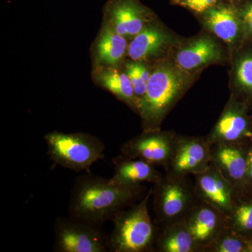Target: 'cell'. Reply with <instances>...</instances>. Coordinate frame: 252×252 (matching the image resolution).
<instances>
[{"mask_svg":"<svg viewBox=\"0 0 252 252\" xmlns=\"http://www.w3.org/2000/svg\"><path fill=\"white\" fill-rule=\"evenodd\" d=\"M144 188L119 185L90 172L79 175L69 197V216L102 226L143 198Z\"/></svg>","mask_w":252,"mask_h":252,"instance_id":"1","label":"cell"},{"mask_svg":"<svg viewBox=\"0 0 252 252\" xmlns=\"http://www.w3.org/2000/svg\"><path fill=\"white\" fill-rule=\"evenodd\" d=\"M152 189L137 204L121 212L114 220V229L108 237L109 251L144 252L155 249L157 232L149 213Z\"/></svg>","mask_w":252,"mask_h":252,"instance_id":"2","label":"cell"},{"mask_svg":"<svg viewBox=\"0 0 252 252\" xmlns=\"http://www.w3.org/2000/svg\"><path fill=\"white\" fill-rule=\"evenodd\" d=\"M44 140L48 156L55 165L72 171H87L105 157L104 142L90 134L52 131L44 135Z\"/></svg>","mask_w":252,"mask_h":252,"instance_id":"3","label":"cell"},{"mask_svg":"<svg viewBox=\"0 0 252 252\" xmlns=\"http://www.w3.org/2000/svg\"><path fill=\"white\" fill-rule=\"evenodd\" d=\"M180 74L167 65H160L151 74L139 113L143 119L144 131L158 130L165 113L182 91Z\"/></svg>","mask_w":252,"mask_h":252,"instance_id":"4","label":"cell"},{"mask_svg":"<svg viewBox=\"0 0 252 252\" xmlns=\"http://www.w3.org/2000/svg\"><path fill=\"white\" fill-rule=\"evenodd\" d=\"M184 176L169 173L152 189L157 224L165 227L185 221L193 210L196 192L192 191Z\"/></svg>","mask_w":252,"mask_h":252,"instance_id":"5","label":"cell"},{"mask_svg":"<svg viewBox=\"0 0 252 252\" xmlns=\"http://www.w3.org/2000/svg\"><path fill=\"white\" fill-rule=\"evenodd\" d=\"M54 243L56 252H107L108 237L101 225L73 218L57 217L55 220Z\"/></svg>","mask_w":252,"mask_h":252,"instance_id":"6","label":"cell"},{"mask_svg":"<svg viewBox=\"0 0 252 252\" xmlns=\"http://www.w3.org/2000/svg\"><path fill=\"white\" fill-rule=\"evenodd\" d=\"M176 140L166 132L144 131L142 135L123 144L121 152L126 157L141 159L154 166L167 167Z\"/></svg>","mask_w":252,"mask_h":252,"instance_id":"7","label":"cell"},{"mask_svg":"<svg viewBox=\"0 0 252 252\" xmlns=\"http://www.w3.org/2000/svg\"><path fill=\"white\" fill-rule=\"evenodd\" d=\"M212 163L211 144L200 138L176 140L167 168L176 175L202 173Z\"/></svg>","mask_w":252,"mask_h":252,"instance_id":"8","label":"cell"},{"mask_svg":"<svg viewBox=\"0 0 252 252\" xmlns=\"http://www.w3.org/2000/svg\"><path fill=\"white\" fill-rule=\"evenodd\" d=\"M195 176V192L200 198L227 216L234 205L233 186L213 162L206 171Z\"/></svg>","mask_w":252,"mask_h":252,"instance_id":"9","label":"cell"},{"mask_svg":"<svg viewBox=\"0 0 252 252\" xmlns=\"http://www.w3.org/2000/svg\"><path fill=\"white\" fill-rule=\"evenodd\" d=\"M198 247L205 248L225 228V215L216 207L204 202L194 207L185 220Z\"/></svg>","mask_w":252,"mask_h":252,"instance_id":"10","label":"cell"},{"mask_svg":"<svg viewBox=\"0 0 252 252\" xmlns=\"http://www.w3.org/2000/svg\"><path fill=\"white\" fill-rule=\"evenodd\" d=\"M144 11L134 0H109L106 15L109 27L124 36H135L145 28Z\"/></svg>","mask_w":252,"mask_h":252,"instance_id":"11","label":"cell"},{"mask_svg":"<svg viewBox=\"0 0 252 252\" xmlns=\"http://www.w3.org/2000/svg\"><path fill=\"white\" fill-rule=\"evenodd\" d=\"M114 165L112 182L126 186L142 185L144 182L157 183L162 175L152 164L138 158H130L121 154L112 160Z\"/></svg>","mask_w":252,"mask_h":252,"instance_id":"12","label":"cell"},{"mask_svg":"<svg viewBox=\"0 0 252 252\" xmlns=\"http://www.w3.org/2000/svg\"><path fill=\"white\" fill-rule=\"evenodd\" d=\"M211 150L212 162L230 185L239 183L248 172V157L235 143H220Z\"/></svg>","mask_w":252,"mask_h":252,"instance_id":"13","label":"cell"},{"mask_svg":"<svg viewBox=\"0 0 252 252\" xmlns=\"http://www.w3.org/2000/svg\"><path fill=\"white\" fill-rule=\"evenodd\" d=\"M127 47L125 36L109 26H105L99 34L94 49V57L99 67H117L124 58Z\"/></svg>","mask_w":252,"mask_h":252,"instance_id":"14","label":"cell"},{"mask_svg":"<svg viewBox=\"0 0 252 252\" xmlns=\"http://www.w3.org/2000/svg\"><path fill=\"white\" fill-rule=\"evenodd\" d=\"M94 79L99 86L137 109L139 112L138 102L133 86L126 73L119 72L114 68L99 67L97 72L94 73Z\"/></svg>","mask_w":252,"mask_h":252,"instance_id":"15","label":"cell"},{"mask_svg":"<svg viewBox=\"0 0 252 252\" xmlns=\"http://www.w3.org/2000/svg\"><path fill=\"white\" fill-rule=\"evenodd\" d=\"M220 57V51L216 43L209 38H201L181 50L176 60L181 68L192 70Z\"/></svg>","mask_w":252,"mask_h":252,"instance_id":"16","label":"cell"},{"mask_svg":"<svg viewBox=\"0 0 252 252\" xmlns=\"http://www.w3.org/2000/svg\"><path fill=\"white\" fill-rule=\"evenodd\" d=\"M167 43L168 37L162 30L145 27L134 36L128 46L127 53L132 61H143L159 54Z\"/></svg>","mask_w":252,"mask_h":252,"instance_id":"17","label":"cell"},{"mask_svg":"<svg viewBox=\"0 0 252 252\" xmlns=\"http://www.w3.org/2000/svg\"><path fill=\"white\" fill-rule=\"evenodd\" d=\"M197 248L185 220L164 227L156 240L155 248L159 252H190Z\"/></svg>","mask_w":252,"mask_h":252,"instance_id":"18","label":"cell"},{"mask_svg":"<svg viewBox=\"0 0 252 252\" xmlns=\"http://www.w3.org/2000/svg\"><path fill=\"white\" fill-rule=\"evenodd\" d=\"M248 122L240 113L226 111L217 123L210 136V144L235 143L248 134Z\"/></svg>","mask_w":252,"mask_h":252,"instance_id":"19","label":"cell"},{"mask_svg":"<svg viewBox=\"0 0 252 252\" xmlns=\"http://www.w3.org/2000/svg\"><path fill=\"white\" fill-rule=\"evenodd\" d=\"M206 24L214 33L225 42L233 44L238 39L240 23L230 8L218 7L207 12Z\"/></svg>","mask_w":252,"mask_h":252,"instance_id":"20","label":"cell"},{"mask_svg":"<svg viewBox=\"0 0 252 252\" xmlns=\"http://www.w3.org/2000/svg\"><path fill=\"white\" fill-rule=\"evenodd\" d=\"M206 250L215 252H241L246 251L245 245L241 239L233 233H230L229 229L225 226L224 229L217 236L211 244L208 245Z\"/></svg>","mask_w":252,"mask_h":252,"instance_id":"21","label":"cell"},{"mask_svg":"<svg viewBox=\"0 0 252 252\" xmlns=\"http://www.w3.org/2000/svg\"><path fill=\"white\" fill-rule=\"evenodd\" d=\"M225 221H231L233 230L240 231L252 230V202L233 205L231 212L225 216Z\"/></svg>","mask_w":252,"mask_h":252,"instance_id":"22","label":"cell"},{"mask_svg":"<svg viewBox=\"0 0 252 252\" xmlns=\"http://www.w3.org/2000/svg\"><path fill=\"white\" fill-rule=\"evenodd\" d=\"M126 74L128 76L135 92L136 98L138 102L139 107L141 101L144 98L147 90V83L141 75L137 63H129L126 65Z\"/></svg>","mask_w":252,"mask_h":252,"instance_id":"23","label":"cell"},{"mask_svg":"<svg viewBox=\"0 0 252 252\" xmlns=\"http://www.w3.org/2000/svg\"><path fill=\"white\" fill-rule=\"evenodd\" d=\"M239 84L249 91H252V56L245 58L239 63L237 68Z\"/></svg>","mask_w":252,"mask_h":252,"instance_id":"24","label":"cell"},{"mask_svg":"<svg viewBox=\"0 0 252 252\" xmlns=\"http://www.w3.org/2000/svg\"><path fill=\"white\" fill-rule=\"evenodd\" d=\"M216 1L217 0H185V4L190 9L200 13L211 7Z\"/></svg>","mask_w":252,"mask_h":252,"instance_id":"25","label":"cell"},{"mask_svg":"<svg viewBox=\"0 0 252 252\" xmlns=\"http://www.w3.org/2000/svg\"><path fill=\"white\" fill-rule=\"evenodd\" d=\"M244 18H245V22L248 25L249 29L252 32V4L251 6H249L246 11H245Z\"/></svg>","mask_w":252,"mask_h":252,"instance_id":"26","label":"cell"},{"mask_svg":"<svg viewBox=\"0 0 252 252\" xmlns=\"http://www.w3.org/2000/svg\"><path fill=\"white\" fill-rule=\"evenodd\" d=\"M249 177L252 182V149L248 154V172Z\"/></svg>","mask_w":252,"mask_h":252,"instance_id":"27","label":"cell"},{"mask_svg":"<svg viewBox=\"0 0 252 252\" xmlns=\"http://www.w3.org/2000/svg\"><path fill=\"white\" fill-rule=\"evenodd\" d=\"M247 251L252 252V243L248 245V249H247Z\"/></svg>","mask_w":252,"mask_h":252,"instance_id":"28","label":"cell"}]
</instances>
